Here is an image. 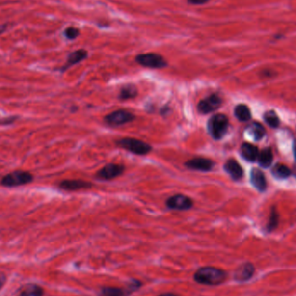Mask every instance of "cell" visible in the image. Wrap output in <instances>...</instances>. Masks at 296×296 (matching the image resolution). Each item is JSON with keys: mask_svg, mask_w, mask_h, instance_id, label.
<instances>
[{"mask_svg": "<svg viewBox=\"0 0 296 296\" xmlns=\"http://www.w3.org/2000/svg\"><path fill=\"white\" fill-rule=\"evenodd\" d=\"M138 95V89L135 85L129 84L123 85L120 90L119 99L120 100H130V99L135 98Z\"/></svg>", "mask_w": 296, "mask_h": 296, "instance_id": "cell-20", "label": "cell"}, {"mask_svg": "<svg viewBox=\"0 0 296 296\" xmlns=\"http://www.w3.org/2000/svg\"><path fill=\"white\" fill-rule=\"evenodd\" d=\"M124 171L125 166L123 164L109 163L97 172L96 178L103 180H110L121 176Z\"/></svg>", "mask_w": 296, "mask_h": 296, "instance_id": "cell-9", "label": "cell"}, {"mask_svg": "<svg viewBox=\"0 0 296 296\" xmlns=\"http://www.w3.org/2000/svg\"><path fill=\"white\" fill-rule=\"evenodd\" d=\"M229 124V119L225 114L216 113L212 115L207 123L209 135L215 140L223 139L228 132Z\"/></svg>", "mask_w": 296, "mask_h": 296, "instance_id": "cell-2", "label": "cell"}, {"mask_svg": "<svg viewBox=\"0 0 296 296\" xmlns=\"http://www.w3.org/2000/svg\"><path fill=\"white\" fill-rule=\"evenodd\" d=\"M240 153L242 157L243 158L245 161L249 162H255L257 161V158L259 155V151L257 149V147L250 143H243L241 146Z\"/></svg>", "mask_w": 296, "mask_h": 296, "instance_id": "cell-16", "label": "cell"}, {"mask_svg": "<svg viewBox=\"0 0 296 296\" xmlns=\"http://www.w3.org/2000/svg\"><path fill=\"white\" fill-rule=\"evenodd\" d=\"M263 120L272 128H277L280 126V118L273 110L265 112L263 114Z\"/></svg>", "mask_w": 296, "mask_h": 296, "instance_id": "cell-24", "label": "cell"}, {"mask_svg": "<svg viewBox=\"0 0 296 296\" xmlns=\"http://www.w3.org/2000/svg\"><path fill=\"white\" fill-rule=\"evenodd\" d=\"M17 117L4 118V119H0V125H9L14 122Z\"/></svg>", "mask_w": 296, "mask_h": 296, "instance_id": "cell-27", "label": "cell"}, {"mask_svg": "<svg viewBox=\"0 0 296 296\" xmlns=\"http://www.w3.org/2000/svg\"><path fill=\"white\" fill-rule=\"evenodd\" d=\"M4 30H5V26H0V34H1V33L4 32Z\"/></svg>", "mask_w": 296, "mask_h": 296, "instance_id": "cell-33", "label": "cell"}, {"mask_svg": "<svg viewBox=\"0 0 296 296\" xmlns=\"http://www.w3.org/2000/svg\"><path fill=\"white\" fill-rule=\"evenodd\" d=\"M279 222V216H278V212L275 209H272L270 213V217H269V222L268 223L267 230L269 232H271L272 230H274L278 225Z\"/></svg>", "mask_w": 296, "mask_h": 296, "instance_id": "cell-25", "label": "cell"}, {"mask_svg": "<svg viewBox=\"0 0 296 296\" xmlns=\"http://www.w3.org/2000/svg\"><path fill=\"white\" fill-rule=\"evenodd\" d=\"M179 296L178 295H175V294H172V293H166V294H162L161 296Z\"/></svg>", "mask_w": 296, "mask_h": 296, "instance_id": "cell-31", "label": "cell"}, {"mask_svg": "<svg viewBox=\"0 0 296 296\" xmlns=\"http://www.w3.org/2000/svg\"><path fill=\"white\" fill-rule=\"evenodd\" d=\"M255 267L252 263H245L240 265L235 272V280L238 282H248L255 274Z\"/></svg>", "mask_w": 296, "mask_h": 296, "instance_id": "cell-12", "label": "cell"}, {"mask_svg": "<svg viewBox=\"0 0 296 296\" xmlns=\"http://www.w3.org/2000/svg\"><path fill=\"white\" fill-rule=\"evenodd\" d=\"M93 187L90 182L81 179H65L59 184V188L66 191H76L82 189H89Z\"/></svg>", "mask_w": 296, "mask_h": 296, "instance_id": "cell-11", "label": "cell"}, {"mask_svg": "<svg viewBox=\"0 0 296 296\" xmlns=\"http://www.w3.org/2000/svg\"><path fill=\"white\" fill-rule=\"evenodd\" d=\"M165 205L170 210L188 211L193 207V200L183 194H176L166 199Z\"/></svg>", "mask_w": 296, "mask_h": 296, "instance_id": "cell-7", "label": "cell"}, {"mask_svg": "<svg viewBox=\"0 0 296 296\" xmlns=\"http://www.w3.org/2000/svg\"><path fill=\"white\" fill-rule=\"evenodd\" d=\"M223 169L230 176V178L236 181L240 180L243 177V169L234 159L228 160L223 165Z\"/></svg>", "mask_w": 296, "mask_h": 296, "instance_id": "cell-13", "label": "cell"}, {"mask_svg": "<svg viewBox=\"0 0 296 296\" xmlns=\"http://www.w3.org/2000/svg\"><path fill=\"white\" fill-rule=\"evenodd\" d=\"M248 131L256 141H259L266 135L265 128H263V125L260 124L259 122H253L249 125L248 127Z\"/></svg>", "mask_w": 296, "mask_h": 296, "instance_id": "cell-22", "label": "cell"}, {"mask_svg": "<svg viewBox=\"0 0 296 296\" xmlns=\"http://www.w3.org/2000/svg\"><path fill=\"white\" fill-rule=\"evenodd\" d=\"M135 61L139 65L149 69H163L167 66L166 60L157 53H144L135 57Z\"/></svg>", "mask_w": 296, "mask_h": 296, "instance_id": "cell-5", "label": "cell"}, {"mask_svg": "<svg viewBox=\"0 0 296 296\" xmlns=\"http://www.w3.org/2000/svg\"><path fill=\"white\" fill-rule=\"evenodd\" d=\"M18 296H44V290L41 286L30 283L26 285Z\"/></svg>", "mask_w": 296, "mask_h": 296, "instance_id": "cell-21", "label": "cell"}, {"mask_svg": "<svg viewBox=\"0 0 296 296\" xmlns=\"http://www.w3.org/2000/svg\"><path fill=\"white\" fill-rule=\"evenodd\" d=\"M87 57H88V52H86L85 50H78V51L70 53V55L68 56L65 65L62 67L61 71L64 72L71 66L76 65L77 63L82 62Z\"/></svg>", "mask_w": 296, "mask_h": 296, "instance_id": "cell-15", "label": "cell"}, {"mask_svg": "<svg viewBox=\"0 0 296 296\" xmlns=\"http://www.w3.org/2000/svg\"><path fill=\"white\" fill-rule=\"evenodd\" d=\"M64 36L70 40H74L79 36V30L75 27H69L65 29Z\"/></svg>", "mask_w": 296, "mask_h": 296, "instance_id": "cell-26", "label": "cell"}, {"mask_svg": "<svg viewBox=\"0 0 296 296\" xmlns=\"http://www.w3.org/2000/svg\"><path fill=\"white\" fill-rule=\"evenodd\" d=\"M250 182L256 190L261 192L265 191L267 189V180L266 177L260 169L253 168L250 172Z\"/></svg>", "mask_w": 296, "mask_h": 296, "instance_id": "cell-14", "label": "cell"}, {"mask_svg": "<svg viewBox=\"0 0 296 296\" xmlns=\"http://www.w3.org/2000/svg\"><path fill=\"white\" fill-rule=\"evenodd\" d=\"M234 114L238 121H242V122L249 121L252 117L251 111L249 109V107L245 104H239L238 106H236Z\"/></svg>", "mask_w": 296, "mask_h": 296, "instance_id": "cell-19", "label": "cell"}, {"mask_svg": "<svg viewBox=\"0 0 296 296\" xmlns=\"http://www.w3.org/2000/svg\"><path fill=\"white\" fill-rule=\"evenodd\" d=\"M223 100L217 94H212L201 100L197 104V111L203 114H208L219 108Z\"/></svg>", "mask_w": 296, "mask_h": 296, "instance_id": "cell-8", "label": "cell"}, {"mask_svg": "<svg viewBox=\"0 0 296 296\" xmlns=\"http://www.w3.org/2000/svg\"><path fill=\"white\" fill-rule=\"evenodd\" d=\"M168 108H164L163 109L161 110V114H164V113H168Z\"/></svg>", "mask_w": 296, "mask_h": 296, "instance_id": "cell-32", "label": "cell"}, {"mask_svg": "<svg viewBox=\"0 0 296 296\" xmlns=\"http://www.w3.org/2000/svg\"><path fill=\"white\" fill-rule=\"evenodd\" d=\"M116 144L122 149L137 155H146L153 150L149 144L135 138H123L117 140Z\"/></svg>", "mask_w": 296, "mask_h": 296, "instance_id": "cell-4", "label": "cell"}, {"mask_svg": "<svg viewBox=\"0 0 296 296\" xmlns=\"http://www.w3.org/2000/svg\"><path fill=\"white\" fill-rule=\"evenodd\" d=\"M293 151H294V156H295L296 161V140H295L294 145H293Z\"/></svg>", "mask_w": 296, "mask_h": 296, "instance_id": "cell-30", "label": "cell"}, {"mask_svg": "<svg viewBox=\"0 0 296 296\" xmlns=\"http://www.w3.org/2000/svg\"><path fill=\"white\" fill-rule=\"evenodd\" d=\"M272 174L276 179H288L289 176L291 175V170L288 166H286L285 164H277L272 169Z\"/></svg>", "mask_w": 296, "mask_h": 296, "instance_id": "cell-23", "label": "cell"}, {"mask_svg": "<svg viewBox=\"0 0 296 296\" xmlns=\"http://www.w3.org/2000/svg\"><path fill=\"white\" fill-rule=\"evenodd\" d=\"M185 165L190 170L197 171V172H207L212 171L215 165V163H214V161L210 159L197 157L191 159L190 161H187L185 163Z\"/></svg>", "mask_w": 296, "mask_h": 296, "instance_id": "cell-10", "label": "cell"}, {"mask_svg": "<svg viewBox=\"0 0 296 296\" xmlns=\"http://www.w3.org/2000/svg\"><path fill=\"white\" fill-rule=\"evenodd\" d=\"M273 160H274V155H273V152L270 147H266L263 150L259 152L257 161L261 167L269 168L272 164Z\"/></svg>", "mask_w": 296, "mask_h": 296, "instance_id": "cell-17", "label": "cell"}, {"mask_svg": "<svg viewBox=\"0 0 296 296\" xmlns=\"http://www.w3.org/2000/svg\"><path fill=\"white\" fill-rule=\"evenodd\" d=\"M209 1L210 0H188V2L191 4H204Z\"/></svg>", "mask_w": 296, "mask_h": 296, "instance_id": "cell-29", "label": "cell"}, {"mask_svg": "<svg viewBox=\"0 0 296 296\" xmlns=\"http://www.w3.org/2000/svg\"><path fill=\"white\" fill-rule=\"evenodd\" d=\"M135 119V116L131 112H129L128 110L120 109L113 111L109 114H108L104 118V121L110 127H119L130 123Z\"/></svg>", "mask_w": 296, "mask_h": 296, "instance_id": "cell-6", "label": "cell"}, {"mask_svg": "<svg viewBox=\"0 0 296 296\" xmlns=\"http://www.w3.org/2000/svg\"><path fill=\"white\" fill-rule=\"evenodd\" d=\"M226 278L225 271L214 267L201 268L194 274V280L203 285H220L225 282Z\"/></svg>", "mask_w": 296, "mask_h": 296, "instance_id": "cell-1", "label": "cell"}, {"mask_svg": "<svg viewBox=\"0 0 296 296\" xmlns=\"http://www.w3.org/2000/svg\"><path fill=\"white\" fill-rule=\"evenodd\" d=\"M5 282H6V275L4 273L0 272V289L4 287Z\"/></svg>", "mask_w": 296, "mask_h": 296, "instance_id": "cell-28", "label": "cell"}, {"mask_svg": "<svg viewBox=\"0 0 296 296\" xmlns=\"http://www.w3.org/2000/svg\"><path fill=\"white\" fill-rule=\"evenodd\" d=\"M133 292L129 289H121L115 287H104L101 289V296H128Z\"/></svg>", "mask_w": 296, "mask_h": 296, "instance_id": "cell-18", "label": "cell"}, {"mask_svg": "<svg viewBox=\"0 0 296 296\" xmlns=\"http://www.w3.org/2000/svg\"><path fill=\"white\" fill-rule=\"evenodd\" d=\"M33 180H34V176L32 173H30L28 171L16 170L4 175L0 180V186L7 188L22 187V186L29 185Z\"/></svg>", "mask_w": 296, "mask_h": 296, "instance_id": "cell-3", "label": "cell"}]
</instances>
